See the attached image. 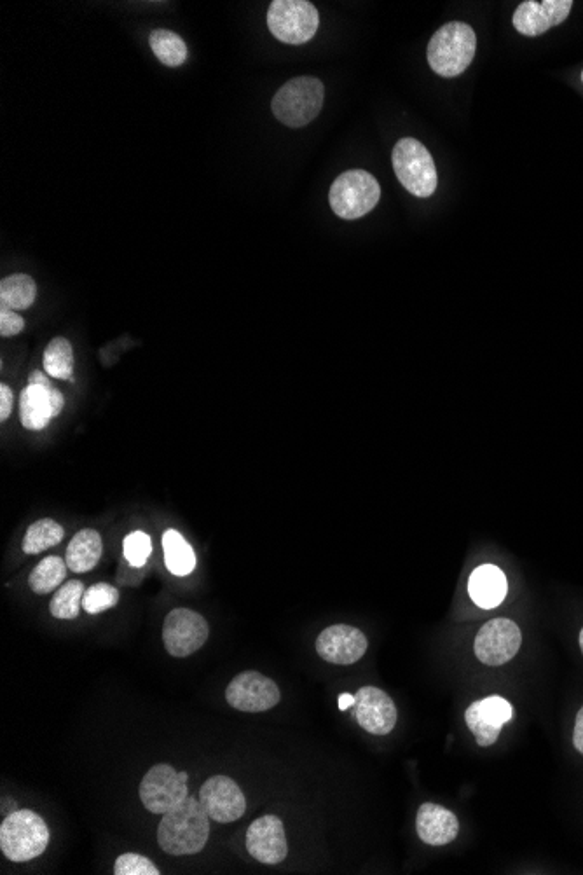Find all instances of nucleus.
<instances>
[{"label":"nucleus","instance_id":"1","mask_svg":"<svg viewBox=\"0 0 583 875\" xmlns=\"http://www.w3.org/2000/svg\"><path fill=\"white\" fill-rule=\"evenodd\" d=\"M205 807L199 800L187 797L172 811L163 814L159 823L158 842L172 856L198 855L210 837V823Z\"/></svg>","mask_w":583,"mask_h":875},{"label":"nucleus","instance_id":"2","mask_svg":"<svg viewBox=\"0 0 583 875\" xmlns=\"http://www.w3.org/2000/svg\"><path fill=\"white\" fill-rule=\"evenodd\" d=\"M475 48L474 28L463 21H451L433 35L428 44V62L439 76H460L474 60Z\"/></svg>","mask_w":583,"mask_h":875},{"label":"nucleus","instance_id":"3","mask_svg":"<svg viewBox=\"0 0 583 875\" xmlns=\"http://www.w3.org/2000/svg\"><path fill=\"white\" fill-rule=\"evenodd\" d=\"M49 839L46 821L30 809L7 814L0 825V849L11 862H30L41 856L48 848Z\"/></svg>","mask_w":583,"mask_h":875},{"label":"nucleus","instance_id":"4","mask_svg":"<svg viewBox=\"0 0 583 875\" xmlns=\"http://www.w3.org/2000/svg\"><path fill=\"white\" fill-rule=\"evenodd\" d=\"M325 98V88L316 77H295L283 84L273 98V114L289 128L309 125L320 114Z\"/></svg>","mask_w":583,"mask_h":875},{"label":"nucleus","instance_id":"5","mask_svg":"<svg viewBox=\"0 0 583 875\" xmlns=\"http://www.w3.org/2000/svg\"><path fill=\"white\" fill-rule=\"evenodd\" d=\"M391 161L398 182L409 193L418 198H430L435 193L439 184L437 168L433 163L432 154L416 138L398 140L391 154Z\"/></svg>","mask_w":583,"mask_h":875},{"label":"nucleus","instance_id":"6","mask_svg":"<svg viewBox=\"0 0 583 875\" xmlns=\"http://www.w3.org/2000/svg\"><path fill=\"white\" fill-rule=\"evenodd\" d=\"M381 187L374 175L364 170H350L337 177L330 187L329 201L334 214L346 221H355L369 214L378 205Z\"/></svg>","mask_w":583,"mask_h":875},{"label":"nucleus","instance_id":"7","mask_svg":"<svg viewBox=\"0 0 583 875\" xmlns=\"http://www.w3.org/2000/svg\"><path fill=\"white\" fill-rule=\"evenodd\" d=\"M268 27L278 41L299 46L315 37L320 16L308 0H275L269 6Z\"/></svg>","mask_w":583,"mask_h":875},{"label":"nucleus","instance_id":"8","mask_svg":"<svg viewBox=\"0 0 583 875\" xmlns=\"http://www.w3.org/2000/svg\"><path fill=\"white\" fill-rule=\"evenodd\" d=\"M187 772H177L172 765L158 764L145 774L140 783V799L152 814H166L189 797Z\"/></svg>","mask_w":583,"mask_h":875},{"label":"nucleus","instance_id":"9","mask_svg":"<svg viewBox=\"0 0 583 875\" xmlns=\"http://www.w3.org/2000/svg\"><path fill=\"white\" fill-rule=\"evenodd\" d=\"M280 699L282 694L278 685L257 671L234 676L226 689L227 704L243 713H264L275 708Z\"/></svg>","mask_w":583,"mask_h":875},{"label":"nucleus","instance_id":"10","mask_svg":"<svg viewBox=\"0 0 583 875\" xmlns=\"http://www.w3.org/2000/svg\"><path fill=\"white\" fill-rule=\"evenodd\" d=\"M208 640V624L205 617L189 608H175L166 615L163 624V641L168 654L173 657H189Z\"/></svg>","mask_w":583,"mask_h":875},{"label":"nucleus","instance_id":"11","mask_svg":"<svg viewBox=\"0 0 583 875\" xmlns=\"http://www.w3.org/2000/svg\"><path fill=\"white\" fill-rule=\"evenodd\" d=\"M519 626L508 619H493L481 627L475 638L474 650L479 661L487 666H501L512 661L521 648Z\"/></svg>","mask_w":583,"mask_h":875},{"label":"nucleus","instance_id":"12","mask_svg":"<svg viewBox=\"0 0 583 875\" xmlns=\"http://www.w3.org/2000/svg\"><path fill=\"white\" fill-rule=\"evenodd\" d=\"M199 802L208 816L219 823H233L247 811V799L240 786L222 774L206 779L199 792Z\"/></svg>","mask_w":583,"mask_h":875},{"label":"nucleus","instance_id":"13","mask_svg":"<svg viewBox=\"0 0 583 875\" xmlns=\"http://www.w3.org/2000/svg\"><path fill=\"white\" fill-rule=\"evenodd\" d=\"M367 638L357 627L348 624H336V626L323 629L316 640V652L323 661L348 666L358 662L367 652Z\"/></svg>","mask_w":583,"mask_h":875},{"label":"nucleus","instance_id":"14","mask_svg":"<svg viewBox=\"0 0 583 875\" xmlns=\"http://www.w3.org/2000/svg\"><path fill=\"white\" fill-rule=\"evenodd\" d=\"M514 718L512 704L500 696H491L470 704L465 711L468 729L474 732L477 745L491 746L500 738L501 727Z\"/></svg>","mask_w":583,"mask_h":875},{"label":"nucleus","instance_id":"15","mask_svg":"<svg viewBox=\"0 0 583 875\" xmlns=\"http://www.w3.org/2000/svg\"><path fill=\"white\" fill-rule=\"evenodd\" d=\"M355 717L364 731L386 736L397 725V706L385 690L362 687L355 694Z\"/></svg>","mask_w":583,"mask_h":875},{"label":"nucleus","instance_id":"16","mask_svg":"<svg viewBox=\"0 0 583 875\" xmlns=\"http://www.w3.org/2000/svg\"><path fill=\"white\" fill-rule=\"evenodd\" d=\"M247 849L252 858L264 865L282 863L289 855L283 821L273 814L255 820L248 827Z\"/></svg>","mask_w":583,"mask_h":875},{"label":"nucleus","instance_id":"17","mask_svg":"<svg viewBox=\"0 0 583 875\" xmlns=\"http://www.w3.org/2000/svg\"><path fill=\"white\" fill-rule=\"evenodd\" d=\"M571 0H526L517 7L512 23L519 34L536 37L561 25L571 13Z\"/></svg>","mask_w":583,"mask_h":875},{"label":"nucleus","instance_id":"18","mask_svg":"<svg viewBox=\"0 0 583 875\" xmlns=\"http://www.w3.org/2000/svg\"><path fill=\"white\" fill-rule=\"evenodd\" d=\"M65 406L62 392L55 386L28 385L21 392L20 420L27 430L39 432L49 421L62 413Z\"/></svg>","mask_w":583,"mask_h":875},{"label":"nucleus","instance_id":"19","mask_svg":"<svg viewBox=\"0 0 583 875\" xmlns=\"http://www.w3.org/2000/svg\"><path fill=\"white\" fill-rule=\"evenodd\" d=\"M419 839L430 846H444L453 842L460 832L458 816L446 807L426 802L416 816Z\"/></svg>","mask_w":583,"mask_h":875},{"label":"nucleus","instance_id":"20","mask_svg":"<svg viewBox=\"0 0 583 875\" xmlns=\"http://www.w3.org/2000/svg\"><path fill=\"white\" fill-rule=\"evenodd\" d=\"M468 591H470V596L477 607L491 610V608L501 605L507 596V577L498 566H479L470 577Z\"/></svg>","mask_w":583,"mask_h":875},{"label":"nucleus","instance_id":"21","mask_svg":"<svg viewBox=\"0 0 583 875\" xmlns=\"http://www.w3.org/2000/svg\"><path fill=\"white\" fill-rule=\"evenodd\" d=\"M102 537L95 530H81L70 540L65 563L74 573H86L93 570L102 558Z\"/></svg>","mask_w":583,"mask_h":875},{"label":"nucleus","instance_id":"22","mask_svg":"<svg viewBox=\"0 0 583 875\" xmlns=\"http://www.w3.org/2000/svg\"><path fill=\"white\" fill-rule=\"evenodd\" d=\"M37 297V285L32 276L25 273L6 276L0 282V308L21 311L28 310Z\"/></svg>","mask_w":583,"mask_h":875},{"label":"nucleus","instance_id":"23","mask_svg":"<svg viewBox=\"0 0 583 875\" xmlns=\"http://www.w3.org/2000/svg\"><path fill=\"white\" fill-rule=\"evenodd\" d=\"M163 549H165L166 568L177 575L186 577L196 568V554L186 538L177 530L165 531L163 535Z\"/></svg>","mask_w":583,"mask_h":875},{"label":"nucleus","instance_id":"24","mask_svg":"<svg viewBox=\"0 0 583 875\" xmlns=\"http://www.w3.org/2000/svg\"><path fill=\"white\" fill-rule=\"evenodd\" d=\"M67 568L69 566L65 563V559L48 556L32 570L28 584L35 594L53 593L56 587L67 579Z\"/></svg>","mask_w":583,"mask_h":875},{"label":"nucleus","instance_id":"25","mask_svg":"<svg viewBox=\"0 0 583 875\" xmlns=\"http://www.w3.org/2000/svg\"><path fill=\"white\" fill-rule=\"evenodd\" d=\"M154 55L166 67H180L187 60V46L184 39L172 30H154L149 37Z\"/></svg>","mask_w":583,"mask_h":875},{"label":"nucleus","instance_id":"26","mask_svg":"<svg viewBox=\"0 0 583 875\" xmlns=\"http://www.w3.org/2000/svg\"><path fill=\"white\" fill-rule=\"evenodd\" d=\"M65 535L60 524L53 519H39L34 524H30L25 538H23V551L25 554H41L48 551L51 547L60 544Z\"/></svg>","mask_w":583,"mask_h":875},{"label":"nucleus","instance_id":"27","mask_svg":"<svg viewBox=\"0 0 583 875\" xmlns=\"http://www.w3.org/2000/svg\"><path fill=\"white\" fill-rule=\"evenodd\" d=\"M44 369L51 378L74 381V352L69 339L55 338L49 343L44 352Z\"/></svg>","mask_w":583,"mask_h":875},{"label":"nucleus","instance_id":"28","mask_svg":"<svg viewBox=\"0 0 583 875\" xmlns=\"http://www.w3.org/2000/svg\"><path fill=\"white\" fill-rule=\"evenodd\" d=\"M84 593L86 591H84L83 582L69 580L67 584H63L56 591L53 600H51V605H49V612L56 619H63V621L76 619L79 612H81V607H83Z\"/></svg>","mask_w":583,"mask_h":875},{"label":"nucleus","instance_id":"29","mask_svg":"<svg viewBox=\"0 0 583 875\" xmlns=\"http://www.w3.org/2000/svg\"><path fill=\"white\" fill-rule=\"evenodd\" d=\"M117 601H119V591L116 587L98 582L84 593L83 608L91 615L102 614L105 610L116 607Z\"/></svg>","mask_w":583,"mask_h":875},{"label":"nucleus","instance_id":"30","mask_svg":"<svg viewBox=\"0 0 583 875\" xmlns=\"http://www.w3.org/2000/svg\"><path fill=\"white\" fill-rule=\"evenodd\" d=\"M124 558L135 568H142L152 554V540L144 531H133L124 538Z\"/></svg>","mask_w":583,"mask_h":875},{"label":"nucleus","instance_id":"31","mask_svg":"<svg viewBox=\"0 0 583 875\" xmlns=\"http://www.w3.org/2000/svg\"><path fill=\"white\" fill-rule=\"evenodd\" d=\"M116 875H159L158 867L145 856L137 853H126L116 860L114 865Z\"/></svg>","mask_w":583,"mask_h":875},{"label":"nucleus","instance_id":"32","mask_svg":"<svg viewBox=\"0 0 583 875\" xmlns=\"http://www.w3.org/2000/svg\"><path fill=\"white\" fill-rule=\"evenodd\" d=\"M25 329V320L13 310L0 308V336L11 338Z\"/></svg>","mask_w":583,"mask_h":875},{"label":"nucleus","instance_id":"33","mask_svg":"<svg viewBox=\"0 0 583 875\" xmlns=\"http://www.w3.org/2000/svg\"><path fill=\"white\" fill-rule=\"evenodd\" d=\"M13 413V390L9 386L0 385V421H6Z\"/></svg>","mask_w":583,"mask_h":875},{"label":"nucleus","instance_id":"34","mask_svg":"<svg viewBox=\"0 0 583 875\" xmlns=\"http://www.w3.org/2000/svg\"><path fill=\"white\" fill-rule=\"evenodd\" d=\"M573 745L583 755V708H580V711H578L575 734H573Z\"/></svg>","mask_w":583,"mask_h":875},{"label":"nucleus","instance_id":"35","mask_svg":"<svg viewBox=\"0 0 583 875\" xmlns=\"http://www.w3.org/2000/svg\"><path fill=\"white\" fill-rule=\"evenodd\" d=\"M28 385H46L49 386V378L46 374L42 373V371H35V373L30 374V378H28Z\"/></svg>","mask_w":583,"mask_h":875},{"label":"nucleus","instance_id":"36","mask_svg":"<svg viewBox=\"0 0 583 875\" xmlns=\"http://www.w3.org/2000/svg\"><path fill=\"white\" fill-rule=\"evenodd\" d=\"M351 706H355V696H351V694H341L339 696V710H346V708H351Z\"/></svg>","mask_w":583,"mask_h":875},{"label":"nucleus","instance_id":"37","mask_svg":"<svg viewBox=\"0 0 583 875\" xmlns=\"http://www.w3.org/2000/svg\"><path fill=\"white\" fill-rule=\"evenodd\" d=\"M580 648H582V652H583V629H582V633H580Z\"/></svg>","mask_w":583,"mask_h":875},{"label":"nucleus","instance_id":"38","mask_svg":"<svg viewBox=\"0 0 583 875\" xmlns=\"http://www.w3.org/2000/svg\"><path fill=\"white\" fill-rule=\"evenodd\" d=\"M582 83H583V72H582Z\"/></svg>","mask_w":583,"mask_h":875}]
</instances>
